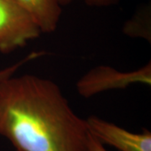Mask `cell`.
<instances>
[{
	"instance_id": "obj_1",
	"label": "cell",
	"mask_w": 151,
	"mask_h": 151,
	"mask_svg": "<svg viewBox=\"0 0 151 151\" xmlns=\"http://www.w3.org/2000/svg\"><path fill=\"white\" fill-rule=\"evenodd\" d=\"M0 135L15 151H88L86 120L55 81L32 74L0 81Z\"/></svg>"
},
{
	"instance_id": "obj_2",
	"label": "cell",
	"mask_w": 151,
	"mask_h": 151,
	"mask_svg": "<svg viewBox=\"0 0 151 151\" xmlns=\"http://www.w3.org/2000/svg\"><path fill=\"white\" fill-rule=\"evenodd\" d=\"M136 84L151 85L150 61L139 69L128 71L109 65H97L82 76L76 86L80 96L90 98L103 92L126 89Z\"/></svg>"
},
{
	"instance_id": "obj_3",
	"label": "cell",
	"mask_w": 151,
	"mask_h": 151,
	"mask_svg": "<svg viewBox=\"0 0 151 151\" xmlns=\"http://www.w3.org/2000/svg\"><path fill=\"white\" fill-rule=\"evenodd\" d=\"M41 34L35 20L17 2L0 0V52H13Z\"/></svg>"
},
{
	"instance_id": "obj_4",
	"label": "cell",
	"mask_w": 151,
	"mask_h": 151,
	"mask_svg": "<svg viewBox=\"0 0 151 151\" xmlns=\"http://www.w3.org/2000/svg\"><path fill=\"white\" fill-rule=\"evenodd\" d=\"M85 120L88 132L103 145H108L119 151H151L149 130L130 132L97 116H90Z\"/></svg>"
},
{
	"instance_id": "obj_5",
	"label": "cell",
	"mask_w": 151,
	"mask_h": 151,
	"mask_svg": "<svg viewBox=\"0 0 151 151\" xmlns=\"http://www.w3.org/2000/svg\"><path fill=\"white\" fill-rule=\"evenodd\" d=\"M35 20L42 33L54 32L58 26L61 7L59 0H14Z\"/></svg>"
},
{
	"instance_id": "obj_6",
	"label": "cell",
	"mask_w": 151,
	"mask_h": 151,
	"mask_svg": "<svg viewBox=\"0 0 151 151\" xmlns=\"http://www.w3.org/2000/svg\"><path fill=\"white\" fill-rule=\"evenodd\" d=\"M150 7H143L125 23L124 32L129 36L144 38L150 42Z\"/></svg>"
},
{
	"instance_id": "obj_7",
	"label": "cell",
	"mask_w": 151,
	"mask_h": 151,
	"mask_svg": "<svg viewBox=\"0 0 151 151\" xmlns=\"http://www.w3.org/2000/svg\"><path fill=\"white\" fill-rule=\"evenodd\" d=\"M45 55H46V52L44 51V50L33 51V52H30L26 56H24V58H22L21 60H19V61H17L15 63L9 65L5 68L0 69V81L4 80L8 77H9L11 76L14 75L18 71V70H19L22 66H24V65L28 64L29 62H31L33 60L40 58V57H42Z\"/></svg>"
},
{
	"instance_id": "obj_8",
	"label": "cell",
	"mask_w": 151,
	"mask_h": 151,
	"mask_svg": "<svg viewBox=\"0 0 151 151\" xmlns=\"http://www.w3.org/2000/svg\"><path fill=\"white\" fill-rule=\"evenodd\" d=\"M61 6H65L70 4L76 0H59ZM87 5L92 7H108L118 4L120 0H83Z\"/></svg>"
},
{
	"instance_id": "obj_9",
	"label": "cell",
	"mask_w": 151,
	"mask_h": 151,
	"mask_svg": "<svg viewBox=\"0 0 151 151\" xmlns=\"http://www.w3.org/2000/svg\"><path fill=\"white\" fill-rule=\"evenodd\" d=\"M87 150L88 151H108L105 146L95 139L88 132V140H87Z\"/></svg>"
}]
</instances>
